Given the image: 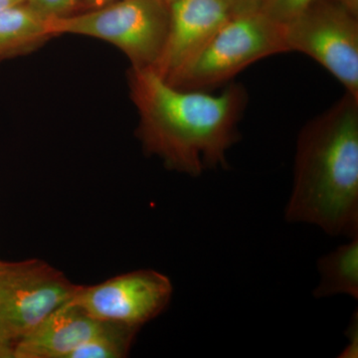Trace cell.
Instances as JSON below:
<instances>
[{
  "label": "cell",
  "instance_id": "cell-11",
  "mask_svg": "<svg viewBox=\"0 0 358 358\" xmlns=\"http://www.w3.org/2000/svg\"><path fill=\"white\" fill-rule=\"evenodd\" d=\"M320 281L313 292L317 299L348 294L358 299V236L320 259Z\"/></svg>",
  "mask_w": 358,
  "mask_h": 358
},
{
  "label": "cell",
  "instance_id": "cell-19",
  "mask_svg": "<svg viewBox=\"0 0 358 358\" xmlns=\"http://www.w3.org/2000/svg\"><path fill=\"white\" fill-rule=\"evenodd\" d=\"M27 3V0H0V9L22 6Z\"/></svg>",
  "mask_w": 358,
  "mask_h": 358
},
{
  "label": "cell",
  "instance_id": "cell-2",
  "mask_svg": "<svg viewBox=\"0 0 358 358\" xmlns=\"http://www.w3.org/2000/svg\"><path fill=\"white\" fill-rule=\"evenodd\" d=\"M285 218L331 236H358V99L350 94L299 134Z\"/></svg>",
  "mask_w": 358,
  "mask_h": 358
},
{
  "label": "cell",
  "instance_id": "cell-17",
  "mask_svg": "<svg viewBox=\"0 0 358 358\" xmlns=\"http://www.w3.org/2000/svg\"><path fill=\"white\" fill-rule=\"evenodd\" d=\"M113 1L115 0H82L81 6L83 4L85 10H89V9H95L106 6Z\"/></svg>",
  "mask_w": 358,
  "mask_h": 358
},
{
  "label": "cell",
  "instance_id": "cell-8",
  "mask_svg": "<svg viewBox=\"0 0 358 358\" xmlns=\"http://www.w3.org/2000/svg\"><path fill=\"white\" fill-rule=\"evenodd\" d=\"M233 15L229 0H174L166 45L152 69L164 79L171 76Z\"/></svg>",
  "mask_w": 358,
  "mask_h": 358
},
{
  "label": "cell",
  "instance_id": "cell-12",
  "mask_svg": "<svg viewBox=\"0 0 358 358\" xmlns=\"http://www.w3.org/2000/svg\"><path fill=\"white\" fill-rule=\"evenodd\" d=\"M138 327L108 322L100 333L71 353L69 358H122L129 355Z\"/></svg>",
  "mask_w": 358,
  "mask_h": 358
},
{
  "label": "cell",
  "instance_id": "cell-4",
  "mask_svg": "<svg viewBox=\"0 0 358 358\" xmlns=\"http://www.w3.org/2000/svg\"><path fill=\"white\" fill-rule=\"evenodd\" d=\"M171 6L164 0H115L49 20L53 37L72 34L103 40L124 52L133 68H152L166 45Z\"/></svg>",
  "mask_w": 358,
  "mask_h": 358
},
{
  "label": "cell",
  "instance_id": "cell-1",
  "mask_svg": "<svg viewBox=\"0 0 358 358\" xmlns=\"http://www.w3.org/2000/svg\"><path fill=\"white\" fill-rule=\"evenodd\" d=\"M129 87L140 115L138 138L148 154L192 176L227 166L226 155L240 138L238 124L249 101L242 85L211 95L176 88L152 68L131 67Z\"/></svg>",
  "mask_w": 358,
  "mask_h": 358
},
{
  "label": "cell",
  "instance_id": "cell-7",
  "mask_svg": "<svg viewBox=\"0 0 358 358\" xmlns=\"http://www.w3.org/2000/svg\"><path fill=\"white\" fill-rule=\"evenodd\" d=\"M173 292L166 275L138 270L95 286H80L68 303L101 322L141 327L166 310Z\"/></svg>",
  "mask_w": 358,
  "mask_h": 358
},
{
  "label": "cell",
  "instance_id": "cell-9",
  "mask_svg": "<svg viewBox=\"0 0 358 358\" xmlns=\"http://www.w3.org/2000/svg\"><path fill=\"white\" fill-rule=\"evenodd\" d=\"M107 324L67 301L21 339L11 358H69Z\"/></svg>",
  "mask_w": 358,
  "mask_h": 358
},
{
  "label": "cell",
  "instance_id": "cell-15",
  "mask_svg": "<svg viewBox=\"0 0 358 358\" xmlns=\"http://www.w3.org/2000/svg\"><path fill=\"white\" fill-rule=\"evenodd\" d=\"M346 336L350 339V343L341 353V358H357L358 357V320L357 313L353 315L352 320L346 331Z\"/></svg>",
  "mask_w": 358,
  "mask_h": 358
},
{
  "label": "cell",
  "instance_id": "cell-6",
  "mask_svg": "<svg viewBox=\"0 0 358 358\" xmlns=\"http://www.w3.org/2000/svg\"><path fill=\"white\" fill-rule=\"evenodd\" d=\"M289 51L326 68L358 99V15L334 0H315L284 25Z\"/></svg>",
  "mask_w": 358,
  "mask_h": 358
},
{
  "label": "cell",
  "instance_id": "cell-3",
  "mask_svg": "<svg viewBox=\"0 0 358 358\" xmlns=\"http://www.w3.org/2000/svg\"><path fill=\"white\" fill-rule=\"evenodd\" d=\"M289 52L284 25L262 11L235 14L167 82L179 89L207 91L230 81L247 67Z\"/></svg>",
  "mask_w": 358,
  "mask_h": 358
},
{
  "label": "cell",
  "instance_id": "cell-10",
  "mask_svg": "<svg viewBox=\"0 0 358 358\" xmlns=\"http://www.w3.org/2000/svg\"><path fill=\"white\" fill-rule=\"evenodd\" d=\"M52 37L49 20L28 4L0 9V62L25 55Z\"/></svg>",
  "mask_w": 358,
  "mask_h": 358
},
{
  "label": "cell",
  "instance_id": "cell-18",
  "mask_svg": "<svg viewBox=\"0 0 358 358\" xmlns=\"http://www.w3.org/2000/svg\"><path fill=\"white\" fill-rule=\"evenodd\" d=\"M334 1L338 2V4L350 10V13L358 15V0H334Z\"/></svg>",
  "mask_w": 358,
  "mask_h": 358
},
{
  "label": "cell",
  "instance_id": "cell-13",
  "mask_svg": "<svg viewBox=\"0 0 358 358\" xmlns=\"http://www.w3.org/2000/svg\"><path fill=\"white\" fill-rule=\"evenodd\" d=\"M315 1V0H261L258 9L275 22L285 25Z\"/></svg>",
  "mask_w": 358,
  "mask_h": 358
},
{
  "label": "cell",
  "instance_id": "cell-16",
  "mask_svg": "<svg viewBox=\"0 0 358 358\" xmlns=\"http://www.w3.org/2000/svg\"><path fill=\"white\" fill-rule=\"evenodd\" d=\"M233 14L248 13L257 10L260 6L261 0H229Z\"/></svg>",
  "mask_w": 358,
  "mask_h": 358
},
{
  "label": "cell",
  "instance_id": "cell-5",
  "mask_svg": "<svg viewBox=\"0 0 358 358\" xmlns=\"http://www.w3.org/2000/svg\"><path fill=\"white\" fill-rule=\"evenodd\" d=\"M79 288L58 268L39 259L0 261V358L13 357L21 339Z\"/></svg>",
  "mask_w": 358,
  "mask_h": 358
},
{
  "label": "cell",
  "instance_id": "cell-14",
  "mask_svg": "<svg viewBox=\"0 0 358 358\" xmlns=\"http://www.w3.org/2000/svg\"><path fill=\"white\" fill-rule=\"evenodd\" d=\"M81 3L82 0H27L26 4L40 15L51 20L74 13L75 9Z\"/></svg>",
  "mask_w": 358,
  "mask_h": 358
},
{
  "label": "cell",
  "instance_id": "cell-20",
  "mask_svg": "<svg viewBox=\"0 0 358 358\" xmlns=\"http://www.w3.org/2000/svg\"><path fill=\"white\" fill-rule=\"evenodd\" d=\"M164 1L166 2V3H169V6H171V3L174 1V0H164Z\"/></svg>",
  "mask_w": 358,
  "mask_h": 358
}]
</instances>
